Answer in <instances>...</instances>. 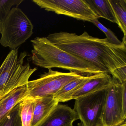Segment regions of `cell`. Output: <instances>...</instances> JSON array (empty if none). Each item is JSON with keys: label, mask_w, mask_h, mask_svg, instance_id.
<instances>
[{"label": "cell", "mask_w": 126, "mask_h": 126, "mask_svg": "<svg viewBox=\"0 0 126 126\" xmlns=\"http://www.w3.org/2000/svg\"><path fill=\"white\" fill-rule=\"evenodd\" d=\"M118 126H126V122H124V123H122L120 125H119Z\"/></svg>", "instance_id": "obj_20"}, {"label": "cell", "mask_w": 126, "mask_h": 126, "mask_svg": "<svg viewBox=\"0 0 126 126\" xmlns=\"http://www.w3.org/2000/svg\"><path fill=\"white\" fill-rule=\"evenodd\" d=\"M34 99L35 106L32 126H38L59 103L53 96H45Z\"/></svg>", "instance_id": "obj_12"}, {"label": "cell", "mask_w": 126, "mask_h": 126, "mask_svg": "<svg viewBox=\"0 0 126 126\" xmlns=\"http://www.w3.org/2000/svg\"><path fill=\"white\" fill-rule=\"evenodd\" d=\"M47 39L59 48L93 64L112 75L120 84L126 82V38L121 45L110 43L106 38L93 37L84 32L80 35L60 32Z\"/></svg>", "instance_id": "obj_1"}, {"label": "cell", "mask_w": 126, "mask_h": 126, "mask_svg": "<svg viewBox=\"0 0 126 126\" xmlns=\"http://www.w3.org/2000/svg\"><path fill=\"white\" fill-rule=\"evenodd\" d=\"M113 78L107 73L95 74L71 96L70 100L107 88L112 82Z\"/></svg>", "instance_id": "obj_10"}, {"label": "cell", "mask_w": 126, "mask_h": 126, "mask_svg": "<svg viewBox=\"0 0 126 126\" xmlns=\"http://www.w3.org/2000/svg\"><path fill=\"white\" fill-rule=\"evenodd\" d=\"M78 119L74 109L58 104L38 126H74V122Z\"/></svg>", "instance_id": "obj_9"}, {"label": "cell", "mask_w": 126, "mask_h": 126, "mask_svg": "<svg viewBox=\"0 0 126 126\" xmlns=\"http://www.w3.org/2000/svg\"><path fill=\"white\" fill-rule=\"evenodd\" d=\"M99 18L116 23V19L109 0H86Z\"/></svg>", "instance_id": "obj_14"}, {"label": "cell", "mask_w": 126, "mask_h": 126, "mask_svg": "<svg viewBox=\"0 0 126 126\" xmlns=\"http://www.w3.org/2000/svg\"><path fill=\"white\" fill-rule=\"evenodd\" d=\"M35 99L26 98L20 104V113L22 126H32Z\"/></svg>", "instance_id": "obj_16"}, {"label": "cell", "mask_w": 126, "mask_h": 126, "mask_svg": "<svg viewBox=\"0 0 126 126\" xmlns=\"http://www.w3.org/2000/svg\"><path fill=\"white\" fill-rule=\"evenodd\" d=\"M116 20V24L126 38V0H109Z\"/></svg>", "instance_id": "obj_15"}, {"label": "cell", "mask_w": 126, "mask_h": 126, "mask_svg": "<svg viewBox=\"0 0 126 126\" xmlns=\"http://www.w3.org/2000/svg\"><path fill=\"white\" fill-rule=\"evenodd\" d=\"M41 8L78 20L91 22L99 18L86 0H34Z\"/></svg>", "instance_id": "obj_6"}, {"label": "cell", "mask_w": 126, "mask_h": 126, "mask_svg": "<svg viewBox=\"0 0 126 126\" xmlns=\"http://www.w3.org/2000/svg\"><path fill=\"white\" fill-rule=\"evenodd\" d=\"M126 87V82L120 84L113 79L108 88L102 119L105 126H118L126 122L122 103V94Z\"/></svg>", "instance_id": "obj_8"}, {"label": "cell", "mask_w": 126, "mask_h": 126, "mask_svg": "<svg viewBox=\"0 0 126 126\" xmlns=\"http://www.w3.org/2000/svg\"><path fill=\"white\" fill-rule=\"evenodd\" d=\"M20 104L0 120V126H22L20 113Z\"/></svg>", "instance_id": "obj_17"}, {"label": "cell", "mask_w": 126, "mask_h": 126, "mask_svg": "<svg viewBox=\"0 0 126 126\" xmlns=\"http://www.w3.org/2000/svg\"><path fill=\"white\" fill-rule=\"evenodd\" d=\"M108 88L75 99L74 109L82 126H96L102 123Z\"/></svg>", "instance_id": "obj_7"}, {"label": "cell", "mask_w": 126, "mask_h": 126, "mask_svg": "<svg viewBox=\"0 0 126 126\" xmlns=\"http://www.w3.org/2000/svg\"><path fill=\"white\" fill-rule=\"evenodd\" d=\"M95 75L89 76H82L70 82L57 93L53 96L54 98L59 103L70 101L71 95Z\"/></svg>", "instance_id": "obj_13"}, {"label": "cell", "mask_w": 126, "mask_h": 126, "mask_svg": "<svg viewBox=\"0 0 126 126\" xmlns=\"http://www.w3.org/2000/svg\"><path fill=\"white\" fill-rule=\"evenodd\" d=\"M26 85L11 91L0 99V120L17 105L28 97Z\"/></svg>", "instance_id": "obj_11"}, {"label": "cell", "mask_w": 126, "mask_h": 126, "mask_svg": "<svg viewBox=\"0 0 126 126\" xmlns=\"http://www.w3.org/2000/svg\"><path fill=\"white\" fill-rule=\"evenodd\" d=\"M82 76L75 72L63 73L48 69L39 79L29 81L26 84L28 97L35 99L53 96L65 85Z\"/></svg>", "instance_id": "obj_5"}, {"label": "cell", "mask_w": 126, "mask_h": 126, "mask_svg": "<svg viewBox=\"0 0 126 126\" xmlns=\"http://www.w3.org/2000/svg\"><path fill=\"white\" fill-rule=\"evenodd\" d=\"M96 126H105V125H104L102 123V124H100L98 125H96Z\"/></svg>", "instance_id": "obj_21"}, {"label": "cell", "mask_w": 126, "mask_h": 126, "mask_svg": "<svg viewBox=\"0 0 126 126\" xmlns=\"http://www.w3.org/2000/svg\"><path fill=\"white\" fill-rule=\"evenodd\" d=\"M18 48L12 50L0 67V99L9 92L27 84L29 78L37 70L29 63H24L26 51L18 55Z\"/></svg>", "instance_id": "obj_3"}, {"label": "cell", "mask_w": 126, "mask_h": 126, "mask_svg": "<svg viewBox=\"0 0 126 126\" xmlns=\"http://www.w3.org/2000/svg\"><path fill=\"white\" fill-rule=\"evenodd\" d=\"M22 0H0V20L3 19L8 15L14 6L19 5Z\"/></svg>", "instance_id": "obj_19"}, {"label": "cell", "mask_w": 126, "mask_h": 126, "mask_svg": "<svg viewBox=\"0 0 126 126\" xmlns=\"http://www.w3.org/2000/svg\"><path fill=\"white\" fill-rule=\"evenodd\" d=\"M33 26L25 14L18 7L12 8L0 20V44L12 50L18 48L33 34Z\"/></svg>", "instance_id": "obj_4"}, {"label": "cell", "mask_w": 126, "mask_h": 126, "mask_svg": "<svg viewBox=\"0 0 126 126\" xmlns=\"http://www.w3.org/2000/svg\"><path fill=\"white\" fill-rule=\"evenodd\" d=\"M93 23L96 27H98L106 35L107 39L110 43L115 45H121L123 43V41H121L117 38L115 34L109 29L107 28L98 20V19L94 20Z\"/></svg>", "instance_id": "obj_18"}, {"label": "cell", "mask_w": 126, "mask_h": 126, "mask_svg": "<svg viewBox=\"0 0 126 126\" xmlns=\"http://www.w3.org/2000/svg\"><path fill=\"white\" fill-rule=\"evenodd\" d=\"M33 49V64L47 69L58 68L89 76L104 73L93 64L62 50L46 37H37L31 40Z\"/></svg>", "instance_id": "obj_2"}]
</instances>
